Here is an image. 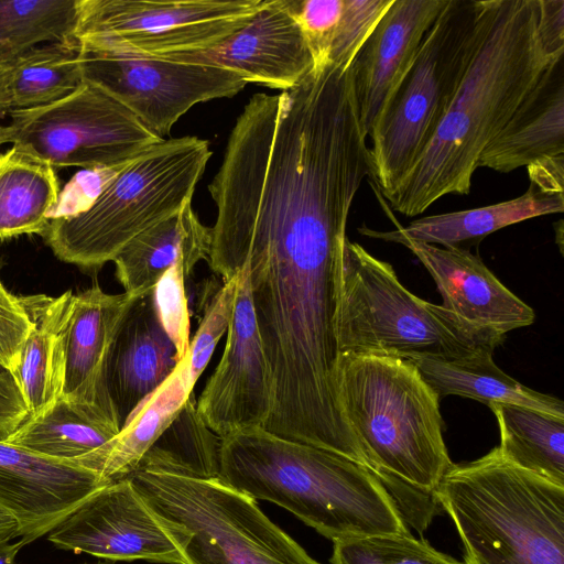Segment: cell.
Here are the masks:
<instances>
[{"instance_id":"34","label":"cell","mask_w":564,"mask_h":564,"mask_svg":"<svg viewBox=\"0 0 564 564\" xmlns=\"http://www.w3.org/2000/svg\"><path fill=\"white\" fill-rule=\"evenodd\" d=\"M182 263L172 265L153 286L159 319L173 343L178 361L189 352L191 319Z\"/></svg>"},{"instance_id":"1","label":"cell","mask_w":564,"mask_h":564,"mask_svg":"<svg viewBox=\"0 0 564 564\" xmlns=\"http://www.w3.org/2000/svg\"><path fill=\"white\" fill-rule=\"evenodd\" d=\"M555 58L538 35V0H481L458 88L425 151L383 197L390 208L413 217L445 195L469 194L484 149Z\"/></svg>"},{"instance_id":"11","label":"cell","mask_w":564,"mask_h":564,"mask_svg":"<svg viewBox=\"0 0 564 564\" xmlns=\"http://www.w3.org/2000/svg\"><path fill=\"white\" fill-rule=\"evenodd\" d=\"M76 51L84 82L111 96L162 139L196 104L232 97L247 84L227 69L121 52L86 37L76 40Z\"/></svg>"},{"instance_id":"15","label":"cell","mask_w":564,"mask_h":564,"mask_svg":"<svg viewBox=\"0 0 564 564\" xmlns=\"http://www.w3.org/2000/svg\"><path fill=\"white\" fill-rule=\"evenodd\" d=\"M110 482L72 462L41 456L0 438V510L17 521L25 545L50 533Z\"/></svg>"},{"instance_id":"12","label":"cell","mask_w":564,"mask_h":564,"mask_svg":"<svg viewBox=\"0 0 564 564\" xmlns=\"http://www.w3.org/2000/svg\"><path fill=\"white\" fill-rule=\"evenodd\" d=\"M232 316L221 359L196 401L199 415L218 436L263 427L271 410L272 384L259 335L248 271H239Z\"/></svg>"},{"instance_id":"22","label":"cell","mask_w":564,"mask_h":564,"mask_svg":"<svg viewBox=\"0 0 564 564\" xmlns=\"http://www.w3.org/2000/svg\"><path fill=\"white\" fill-rule=\"evenodd\" d=\"M564 194L540 191L533 184L519 197L473 209L432 215L398 225L394 230L378 231L366 226L358 231L367 237L395 242L440 245L465 249L507 226L534 217L563 213Z\"/></svg>"},{"instance_id":"28","label":"cell","mask_w":564,"mask_h":564,"mask_svg":"<svg viewBox=\"0 0 564 564\" xmlns=\"http://www.w3.org/2000/svg\"><path fill=\"white\" fill-rule=\"evenodd\" d=\"M501 454L531 473L564 486V419L529 408L494 403Z\"/></svg>"},{"instance_id":"30","label":"cell","mask_w":564,"mask_h":564,"mask_svg":"<svg viewBox=\"0 0 564 564\" xmlns=\"http://www.w3.org/2000/svg\"><path fill=\"white\" fill-rule=\"evenodd\" d=\"M83 83L76 42L35 47L9 63L11 109L50 105L73 94Z\"/></svg>"},{"instance_id":"23","label":"cell","mask_w":564,"mask_h":564,"mask_svg":"<svg viewBox=\"0 0 564 564\" xmlns=\"http://www.w3.org/2000/svg\"><path fill=\"white\" fill-rule=\"evenodd\" d=\"M212 227L205 226L187 203L134 237L113 259L116 276L124 292L144 293L175 263L186 280L195 265L209 258Z\"/></svg>"},{"instance_id":"21","label":"cell","mask_w":564,"mask_h":564,"mask_svg":"<svg viewBox=\"0 0 564 564\" xmlns=\"http://www.w3.org/2000/svg\"><path fill=\"white\" fill-rule=\"evenodd\" d=\"M73 297L70 290L56 297L43 294L20 296L32 329L11 375L29 416L47 412L62 398Z\"/></svg>"},{"instance_id":"9","label":"cell","mask_w":564,"mask_h":564,"mask_svg":"<svg viewBox=\"0 0 564 564\" xmlns=\"http://www.w3.org/2000/svg\"><path fill=\"white\" fill-rule=\"evenodd\" d=\"M9 113L10 142L54 170L112 172L163 140L87 82L58 101Z\"/></svg>"},{"instance_id":"5","label":"cell","mask_w":564,"mask_h":564,"mask_svg":"<svg viewBox=\"0 0 564 564\" xmlns=\"http://www.w3.org/2000/svg\"><path fill=\"white\" fill-rule=\"evenodd\" d=\"M210 156L205 139H163L112 171L86 207L53 215L42 236L59 260L98 270L192 202Z\"/></svg>"},{"instance_id":"3","label":"cell","mask_w":564,"mask_h":564,"mask_svg":"<svg viewBox=\"0 0 564 564\" xmlns=\"http://www.w3.org/2000/svg\"><path fill=\"white\" fill-rule=\"evenodd\" d=\"M343 415L384 486L433 494L453 464L443 437L441 399L405 358L339 355Z\"/></svg>"},{"instance_id":"41","label":"cell","mask_w":564,"mask_h":564,"mask_svg":"<svg viewBox=\"0 0 564 564\" xmlns=\"http://www.w3.org/2000/svg\"><path fill=\"white\" fill-rule=\"evenodd\" d=\"M24 545L22 540L10 543L9 539H0V564H18L15 557Z\"/></svg>"},{"instance_id":"27","label":"cell","mask_w":564,"mask_h":564,"mask_svg":"<svg viewBox=\"0 0 564 564\" xmlns=\"http://www.w3.org/2000/svg\"><path fill=\"white\" fill-rule=\"evenodd\" d=\"M119 431V425L98 409L61 398L47 412L29 416L4 441L41 456L73 462Z\"/></svg>"},{"instance_id":"7","label":"cell","mask_w":564,"mask_h":564,"mask_svg":"<svg viewBox=\"0 0 564 564\" xmlns=\"http://www.w3.org/2000/svg\"><path fill=\"white\" fill-rule=\"evenodd\" d=\"M130 478L185 564H321L219 477L138 470Z\"/></svg>"},{"instance_id":"29","label":"cell","mask_w":564,"mask_h":564,"mask_svg":"<svg viewBox=\"0 0 564 564\" xmlns=\"http://www.w3.org/2000/svg\"><path fill=\"white\" fill-rule=\"evenodd\" d=\"M219 448L220 437L199 415L192 393L144 455L137 471L159 470L192 478H218Z\"/></svg>"},{"instance_id":"37","label":"cell","mask_w":564,"mask_h":564,"mask_svg":"<svg viewBox=\"0 0 564 564\" xmlns=\"http://www.w3.org/2000/svg\"><path fill=\"white\" fill-rule=\"evenodd\" d=\"M31 329L20 296L12 295L0 281V369L10 373L15 370Z\"/></svg>"},{"instance_id":"24","label":"cell","mask_w":564,"mask_h":564,"mask_svg":"<svg viewBox=\"0 0 564 564\" xmlns=\"http://www.w3.org/2000/svg\"><path fill=\"white\" fill-rule=\"evenodd\" d=\"M192 393L188 352L173 373L131 413L116 436L72 463L109 481L130 477Z\"/></svg>"},{"instance_id":"42","label":"cell","mask_w":564,"mask_h":564,"mask_svg":"<svg viewBox=\"0 0 564 564\" xmlns=\"http://www.w3.org/2000/svg\"><path fill=\"white\" fill-rule=\"evenodd\" d=\"M11 110L9 95V64L0 62V112Z\"/></svg>"},{"instance_id":"32","label":"cell","mask_w":564,"mask_h":564,"mask_svg":"<svg viewBox=\"0 0 564 564\" xmlns=\"http://www.w3.org/2000/svg\"><path fill=\"white\" fill-rule=\"evenodd\" d=\"M332 564H465L410 532L334 542Z\"/></svg>"},{"instance_id":"10","label":"cell","mask_w":564,"mask_h":564,"mask_svg":"<svg viewBox=\"0 0 564 564\" xmlns=\"http://www.w3.org/2000/svg\"><path fill=\"white\" fill-rule=\"evenodd\" d=\"M264 0H79L75 40L143 56L215 46L246 24Z\"/></svg>"},{"instance_id":"17","label":"cell","mask_w":564,"mask_h":564,"mask_svg":"<svg viewBox=\"0 0 564 564\" xmlns=\"http://www.w3.org/2000/svg\"><path fill=\"white\" fill-rule=\"evenodd\" d=\"M425 267L443 299L441 304L480 328L505 335L531 325L535 313L508 290L468 249L400 240Z\"/></svg>"},{"instance_id":"2","label":"cell","mask_w":564,"mask_h":564,"mask_svg":"<svg viewBox=\"0 0 564 564\" xmlns=\"http://www.w3.org/2000/svg\"><path fill=\"white\" fill-rule=\"evenodd\" d=\"M218 477L286 509L333 542L409 532L395 499L368 468L262 427L220 438Z\"/></svg>"},{"instance_id":"6","label":"cell","mask_w":564,"mask_h":564,"mask_svg":"<svg viewBox=\"0 0 564 564\" xmlns=\"http://www.w3.org/2000/svg\"><path fill=\"white\" fill-rule=\"evenodd\" d=\"M339 355L458 359L499 347L506 336L480 328L411 293L392 265L345 239L335 318Z\"/></svg>"},{"instance_id":"26","label":"cell","mask_w":564,"mask_h":564,"mask_svg":"<svg viewBox=\"0 0 564 564\" xmlns=\"http://www.w3.org/2000/svg\"><path fill=\"white\" fill-rule=\"evenodd\" d=\"M58 195L56 171L12 145L0 155V239L43 235Z\"/></svg>"},{"instance_id":"44","label":"cell","mask_w":564,"mask_h":564,"mask_svg":"<svg viewBox=\"0 0 564 564\" xmlns=\"http://www.w3.org/2000/svg\"><path fill=\"white\" fill-rule=\"evenodd\" d=\"M10 142V128L9 126H0V145Z\"/></svg>"},{"instance_id":"19","label":"cell","mask_w":564,"mask_h":564,"mask_svg":"<svg viewBox=\"0 0 564 564\" xmlns=\"http://www.w3.org/2000/svg\"><path fill=\"white\" fill-rule=\"evenodd\" d=\"M144 293L109 294L96 284L73 297L62 398L94 406L118 425L104 391V372L122 321Z\"/></svg>"},{"instance_id":"43","label":"cell","mask_w":564,"mask_h":564,"mask_svg":"<svg viewBox=\"0 0 564 564\" xmlns=\"http://www.w3.org/2000/svg\"><path fill=\"white\" fill-rule=\"evenodd\" d=\"M19 525L17 521L0 510V539H13L19 536Z\"/></svg>"},{"instance_id":"14","label":"cell","mask_w":564,"mask_h":564,"mask_svg":"<svg viewBox=\"0 0 564 564\" xmlns=\"http://www.w3.org/2000/svg\"><path fill=\"white\" fill-rule=\"evenodd\" d=\"M162 57L227 69L247 83L282 91L299 85L315 68L289 0H264L246 24L213 47Z\"/></svg>"},{"instance_id":"8","label":"cell","mask_w":564,"mask_h":564,"mask_svg":"<svg viewBox=\"0 0 564 564\" xmlns=\"http://www.w3.org/2000/svg\"><path fill=\"white\" fill-rule=\"evenodd\" d=\"M481 0H448L370 134V176L383 197L425 151L473 53Z\"/></svg>"},{"instance_id":"38","label":"cell","mask_w":564,"mask_h":564,"mask_svg":"<svg viewBox=\"0 0 564 564\" xmlns=\"http://www.w3.org/2000/svg\"><path fill=\"white\" fill-rule=\"evenodd\" d=\"M538 35L551 57L564 55L563 0H538Z\"/></svg>"},{"instance_id":"18","label":"cell","mask_w":564,"mask_h":564,"mask_svg":"<svg viewBox=\"0 0 564 564\" xmlns=\"http://www.w3.org/2000/svg\"><path fill=\"white\" fill-rule=\"evenodd\" d=\"M176 349L158 316L153 289L131 306L111 345L104 372V391L120 430L139 404L178 365Z\"/></svg>"},{"instance_id":"35","label":"cell","mask_w":564,"mask_h":564,"mask_svg":"<svg viewBox=\"0 0 564 564\" xmlns=\"http://www.w3.org/2000/svg\"><path fill=\"white\" fill-rule=\"evenodd\" d=\"M239 273L224 282L209 303L189 344V386L193 389L208 365L216 345L227 332L235 306Z\"/></svg>"},{"instance_id":"36","label":"cell","mask_w":564,"mask_h":564,"mask_svg":"<svg viewBox=\"0 0 564 564\" xmlns=\"http://www.w3.org/2000/svg\"><path fill=\"white\" fill-rule=\"evenodd\" d=\"M314 56L315 67L328 62L343 0H289Z\"/></svg>"},{"instance_id":"45","label":"cell","mask_w":564,"mask_h":564,"mask_svg":"<svg viewBox=\"0 0 564 564\" xmlns=\"http://www.w3.org/2000/svg\"><path fill=\"white\" fill-rule=\"evenodd\" d=\"M464 562L465 564H480L479 562H477L475 558L467 554L464 555Z\"/></svg>"},{"instance_id":"33","label":"cell","mask_w":564,"mask_h":564,"mask_svg":"<svg viewBox=\"0 0 564 564\" xmlns=\"http://www.w3.org/2000/svg\"><path fill=\"white\" fill-rule=\"evenodd\" d=\"M393 0H343L328 62L350 65Z\"/></svg>"},{"instance_id":"16","label":"cell","mask_w":564,"mask_h":564,"mask_svg":"<svg viewBox=\"0 0 564 564\" xmlns=\"http://www.w3.org/2000/svg\"><path fill=\"white\" fill-rule=\"evenodd\" d=\"M447 1L393 0L355 57L356 98L367 137Z\"/></svg>"},{"instance_id":"40","label":"cell","mask_w":564,"mask_h":564,"mask_svg":"<svg viewBox=\"0 0 564 564\" xmlns=\"http://www.w3.org/2000/svg\"><path fill=\"white\" fill-rule=\"evenodd\" d=\"M530 184L540 191L564 194V155L547 158L527 166Z\"/></svg>"},{"instance_id":"25","label":"cell","mask_w":564,"mask_h":564,"mask_svg":"<svg viewBox=\"0 0 564 564\" xmlns=\"http://www.w3.org/2000/svg\"><path fill=\"white\" fill-rule=\"evenodd\" d=\"M492 355V350H481L458 359L413 357L409 360L440 399L459 395L487 406L513 404L564 419L562 400L517 381L495 364Z\"/></svg>"},{"instance_id":"39","label":"cell","mask_w":564,"mask_h":564,"mask_svg":"<svg viewBox=\"0 0 564 564\" xmlns=\"http://www.w3.org/2000/svg\"><path fill=\"white\" fill-rule=\"evenodd\" d=\"M28 417L26 404L12 375L0 369V438L4 440Z\"/></svg>"},{"instance_id":"13","label":"cell","mask_w":564,"mask_h":564,"mask_svg":"<svg viewBox=\"0 0 564 564\" xmlns=\"http://www.w3.org/2000/svg\"><path fill=\"white\" fill-rule=\"evenodd\" d=\"M56 547L109 560L185 561L130 477L90 495L48 533Z\"/></svg>"},{"instance_id":"31","label":"cell","mask_w":564,"mask_h":564,"mask_svg":"<svg viewBox=\"0 0 564 564\" xmlns=\"http://www.w3.org/2000/svg\"><path fill=\"white\" fill-rule=\"evenodd\" d=\"M79 0H0V62L41 43L74 44Z\"/></svg>"},{"instance_id":"4","label":"cell","mask_w":564,"mask_h":564,"mask_svg":"<svg viewBox=\"0 0 564 564\" xmlns=\"http://www.w3.org/2000/svg\"><path fill=\"white\" fill-rule=\"evenodd\" d=\"M432 495L480 564H564V486L519 467L498 446L453 463Z\"/></svg>"},{"instance_id":"20","label":"cell","mask_w":564,"mask_h":564,"mask_svg":"<svg viewBox=\"0 0 564 564\" xmlns=\"http://www.w3.org/2000/svg\"><path fill=\"white\" fill-rule=\"evenodd\" d=\"M564 155V55L553 59L500 132L484 149L478 167L509 173Z\"/></svg>"}]
</instances>
